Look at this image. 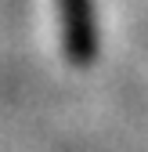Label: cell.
<instances>
[{"label": "cell", "instance_id": "obj_1", "mask_svg": "<svg viewBox=\"0 0 148 152\" xmlns=\"http://www.w3.org/2000/svg\"><path fill=\"white\" fill-rule=\"evenodd\" d=\"M62 11V33H65V51L72 65H87L98 51V36H94V11L90 0H58Z\"/></svg>", "mask_w": 148, "mask_h": 152}]
</instances>
